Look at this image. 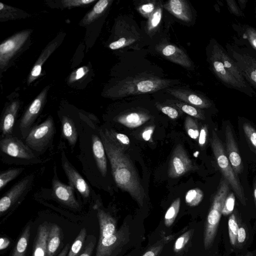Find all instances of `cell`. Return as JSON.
Here are the masks:
<instances>
[{"label": "cell", "mask_w": 256, "mask_h": 256, "mask_svg": "<svg viewBox=\"0 0 256 256\" xmlns=\"http://www.w3.org/2000/svg\"><path fill=\"white\" fill-rule=\"evenodd\" d=\"M100 133L116 186L128 192L142 206L145 192L132 160L122 146L112 140L104 132Z\"/></svg>", "instance_id": "cell-1"}, {"label": "cell", "mask_w": 256, "mask_h": 256, "mask_svg": "<svg viewBox=\"0 0 256 256\" xmlns=\"http://www.w3.org/2000/svg\"><path fill=\"white\" fill-rule=\"evenodd\" d=\"M208 61L217 78L228 88L252 97L255 90L246 82L240 68L216 39L212 38L207 48Z\"/></svg>", "instance_id": "cell-2"}, {"label": "cell", "mask_w": 256, "mask_h": 256, "mask_svg": "<svg viewBox=\"0 0 256 256\" xmlns=\"http://www.w3.org/2000/svg\"><path fill=\"white\" fill-rule=\"evenodd\" d=\"M168 80L153 76H137L131 78L120 82L114 86L113 94L115 97L154 92L170 85Z\"/></svg>", "instance_id": "cell-3"}, {"label": "cell", "mask_w": 256, "mask_h": 256, "mask_svg": "<svg viewBox=\"0 0 256 256\" xmlns=\"http://www.w3.org/2000/svg\"><path fill=\"white\" fill-rule=\"evenodd\" d=\"M210 144L217 164L224 178L227 180L240 202L245 204L246 198L242 186L230 164L222 141L214 130L212 132Z\"/></svg>", "instance_id": "cell-4"}, {"label": "cell", "mask_w": 256, "mask_h": 256, "mask_svg": "<svg viewBox=\"0 0 256 256\" xmlns=\"http://www.w3.org/2000/svg\"><path fill=\"white\" fill-rule=\"evenodd\" d=\"M230 185L223 178L220 180L218 190L214 197L208 214L204 233V246L208 249L212 244L222 214L226 198L228 195Z\"/></svg>", "instance_id": "cell-5"}, {"label": "cell", "mask_w": 256, "mask_h": 256, "mask_svg": "<svg viewBox=\"0 0 256 256\" xmlns=\"http://www.w3.org/2000/svg\"><path fill=\"white\" fill-rule=\"evenodd\" d=\"M227 52L240 68L246 82L256 90V52L248 46L227 43Z\"/></svg>", "instance_id": "cell-6"}, {"label": "cell", "mask_w": 256, "mask_h": 256, "mask_svg": "<svg viewBox=\"0 0 256 256\" xmlns=\"http://www.w3.org/2000/svg\"><path fill=\"white\" fill-rule=\"evenodd\" d=\"M54 132V120L50 116L31 129L25 138L26 144L34 151L44 152L52 140Z\"/></svg>", "instance_id": "cell-7"}, {"label": "cell", "mask_w": 256, "mask_h": 256, "mask_svg": "<svg viewBox=\"0 0 256 256\" xmlns=\"http://www.w3.org/2000/svg\"><path fill=\"white\" fill-rule=\"evenodd\" d=\"M130 232L126 224L113 234L99 238L95 256H116L130 240Z\"/></svg>", "instance_id": "cell-8"}, {"label": "cell", "mask_w": 256, "mask_h": 256, "mask_svg": "<svg viewBox=\"0 0 256 256\" xmlns=\"http://www.w3.org/2000/svg\"><path fill=\"white\" fill-rule=\"evenodd\" d=\"M34 179V175L30 174L23 178L8 190L0 200V214L16 206L30 190Z\"/></svg>", "instance_id": "cell-9"}, {"label": "cell", "mask_w": 256, "mask_h": 256, "mask_svg": "<svg viewBox=\"0 0 256 256\" xmlns=\"http://www.w3.org/2000/svg\"><path fill=\"white\" fill-rule=\"evenodd\" d=\"M194 170L195 166L185 149L182 144H177L172 151L168 164V177L178 178Z\"/></svg>", "instance_id": "cell-10"}, {"label": "cell", "mask_w": 256, "mask_h": 256, "mask_svg": "<svg viewBox=\"0 0 256 256\" xmlns=\"http://www.w3.org/2000/svg\"><path fill=\"white\" fill-rule=\"evenodd\" d=\"M0 148L4 154L14 158L32 160L36 156L32 150L18 138L6 136L0 141Z\"/></svg>", "instance_id": "cell-11"}, {"label": "cell", "mask_w": 256, "mask_h": 256, "mask_svg": "<svg viewBox=\"0 0 256 256\" xmlns=\"http://www.w3.org/2000/svg\"><path fill=\"white\" fill-rule=\"evenodd\" d=\"M30 32L24 30L18 32L6 40L0 46V65L2 69L22 46L28 37Z\"/></svg>", "instance_id": "cell-12"}, {"label": "cell", "mask_w": 256, "mask_h": 256, "mask_svg": "<svg viewBox=\"0 0 256 256\" xmlns=\"http://www.w3.org/2000/svg\"><path fill=\"white\" fill-rule=\"evenodd\" d=\"M62 165L68 178L69 184L84 198H88L90 194V189L88 184L80 174L72 165L65 155L62 153Z\"/></svg>", "instance_id": "cell-13"}, {"label": "cell", "mask_w": 256, "mask_h": 256, "mask_svg": "<svg viewBox=\"0 0 256 256\" xmlns=\"http://www.w3.org/2000/svg\"><path fill=\"white\" fill-rule=\"evenodd\" d=\"M46 88L32 102L20 122V128L23 138H26L31 127L42 107L46 96Z\"/></svg>", "instance_id": "cell-14"}, {"label": "cell", "mask_w": 256, "mask_h": 256, "mask_svg": "<svg viewBox=\"0 0 256 256\" xmlns=\"http://www.w3.org/2000/svg\"><path fill=\"white\" fill-rule=\"evenodd\" d=\"M55 174L52 180V190L54 197L62 204L74 209L79 208V204L74 193V188L60 182Z\"/></svg>", "instance_id": "cell-15"}, {"label": "cell", "mask_w": 256, "mask_h": 256, "mask_svg": "<svg viewBox=\"0 0 256 256\" xmlns=\"http://www.w3.org/2000/svg\"><path fill=\"white\" fill-rule=\"evenodd\" d=\"M166 91L182 102L200 109L208 108L212 106L208 98L192 91L182 89H167Z\"/></svg>", "instance_id": "cell-16"}, {"label": "cell", "mask_w": 256, "mask_h": 256, "mask_svg": "<svg viewBox=\"0 0 256 256\" xmlns=\"http://www.w3.org/2000/svg\"><path fill=\"white\" fill-rule=\"evenodd\" d=\"M226 154L230 164L238 174L242 172V164L238 146L230 126H226L225 130Z\"/></svg>", "instance_id": "cell-17"}, {"label": "cell", "mask_w": 256, "mask_h": 256, "mask_svg": "<svg viewBox=\"0 0 256 256\" xmlns=\"http://www.w3.org/2000/svg\"><path fill=\"white\" fill-rule=\"evenodd\" d=\"M158 51L168 60L186 68H190L192 63L187 54L180 48L172 44L158 47Z\"/></svg>", "instance_id": "cell-18"}, {"label": "cell", "mask_w": 256, "mask_h": 256, "mask_svg": "<svg viewBox=\"0 0 256 256\" xmlns=\"http://www.w3.org/2000/svg\"><path fill=\"white\" fill-rule=\"evenodd\" d=\"M162 6L178 19L190 22L192 19L191 10L187 2L184 0H170Z\"/></svg>", "instance_id": "cell-19"}, {"label": "cell", "mask_w": 256, "mask_h": 256, "mask_svg": "<svg viewBox=\"0 0 256 256\" xmlns=\"http://www.w3.org/2000/svg\"><path fill=\"white\" fill-rule=\"evenodd\" d=\"M92 151L97 167L101 175L105 177L107 173L106 153L101 138L96 135L92 136Z\"/></svg>", "instance_id": "cell-20"}, {"label": "cell", "mask_w": 256, "mask_h": 256, "mask_svg": "<svg viewBox=\"0 0 256 256\" xmlns=\"http://www.w3.org/2000/svg\"><path fill=\"white\" fill-rule=\"evenodd\" d=\"M97 217L100 226L99 238L109 236L116 232V220L108 213L98 208Z\"/></svg>", "instance_id": "cell-21"}, {"label": "cell", "mask_w": 256, "mask_h": 256, "mask_svg": "<svg viewBox=\"0 0 256 256\" xmlns=\"http://www.w3.org/2000/svg\"><path fill=\"white\" fill-rule=\"evenodd\" d=\"M150 118V116L143 112H130L119 116L116 121L129 128L140 126Z\"/></svg>", "instance_id": "cell-22"}, {"label": "cell", "mask_w": 256, "mask_h": 256, "mask_svg": "<svg viewBox=\"0 0 256 256\" xmlns=\"http://www.w3.org/2000/svg\"><path fill=\"white\" fill-rule=\"evenodd\" d=\"M18 108V103L14 102L7 108L4 113L0 126L3 136H10L12 132Z\"/></svg>", "instance_id": "cell-23"}, {"label": "cell", "mask_w": 256, "mask_h": 256, "mask_svg": "<svg viewBox=\"0 0 256 256\" xmlns=\"http://www.w3.org/2000/svg\"><path fill=\"white\" fill-rule=\"evenodd\" d=\"M60 40H54L44 50L31 71L28 78V83L32 82L39 76L42 64L60 44Z\"/></svg>", "instance_id": "cell-24"}, {"label": "cell", "mask_w": 256, "mask_h": 256, "mask_svg": "<svg viewBox=\"0 0 256 256\" xmlns=\"http://www.w3.org/2000/svg\"><path fill=\"white\" fill-rule=\"evenodd\" d=\"M49 228L43 224L38 226L32 256H47V239Z\"/></svg>", "instance_id": "cell-25"}, {"label": "cell", "mask_w": 256, "mask_h": 256, "mask_svg": "<svg viewBox=\"0 0 256 256\" xmlns=\"http://www.w3.org/2000/svg\"><path fill=\"white\" fill-rule=\"evenodd\" d=\"M60 243V228L57 224H53L48 230L47 239V256H53Z\"/></svg>", "instance_id": "cell-26"}, {"label": "cell", "mask_w": 256, "mask_h": 256, "mask_svg": "<svg viewBox=\"0 0 256 256\" xmlns=\"http://www.w3.org/2000/svg\"><path fill=\"white\" fill-rule=\"evenodd\" d=\"M62 134L70 146H74L77 141L78 132L73 120L68 116L62 120Z\"/></svg>", "instance_id": "cell-27"}, {"label": "cell", "mask_w": 256, "mask_h": 256, "mask_svg": "<svg viewBox=\"0 0 256 256\" xmlns=\"http://www.w3.org/2000/svg\"><path fill=\"white\" fill-rule=\"evenodd\" d=\"M168 102L190 116L200 120L205 119L204 113L200 108L180 101L169 100Z\"/></svg>", "instance_id": "cell-28"}, {"label": "cell", "mask_w": 256, "mask_h": 256, "mask_svg": "<svg viewBox=\"0 0 256 256\" xmlns=\"http://www.w3.org/2000/svg\"><path fill=\"white\" fill-rule=\"evenodd\" d=\"M30 225L26 226L20 236L11 256H26L30 236Z\"/></svg>", "instance_id": "cell-29"}, {"label": "cell", "mask_w": 256, "mask_h": 256, "mask_svg": "<svg viewBox=\"0 0 256 256\" xmlns=\"http://www.w3.org/2000/svg\"><path fill=\"white\" fill-rule=\"evenodd\" d=\"M235 28L239 32L244 40H247L250 46L256 52V28L247 24L236 26Z\"/></svg>", "instance_id": "cell-30"}, {"label": "cell", "mask_w": 256, "mask_h": 256, "mask_svg": "<svg viewBox=\"0 0 256 256\" xmlns=\"http://www.w3.org/2000/svg\"><path fill=\"white\" fill-rule=\"evenodd\" d=\"M110 2V1L108 0H98L94 6L92 10L84 18L82 24H90L100 17L106 10Z\"/></svg>", "instance_id": "cell-31"}, {"label": "cell", "mask_w": 256, "mask_h": 256, "mask_svg": "<svg viewBox=\"0 0 256 256\" xmlns=\"http://www.w3.org/2000/svg\"><path fill=\"white\" fill-rule=\"evenodd\" d=\"M162 6L158 4L152 14L148 18L146 26V32L148 34L155 32L160 24L162 18Z\"/></svg>", "instance_id": "cell-32"}, {"label": "cell", "mask_w": 256, "mask_h": 256, "mask_svg": "<svg viewBox=\"0 0 256 256\" xmlns=\"http://www.w3.org/2000/svg\"><path fill=\"white\" fill-rule=\"evenodd\" d=\"M24 170V168H19L8 169L2 172L0 174V190H2L8 182L18 177Z\"/></svg>", "instance_id": "cell-33"}, {"label": "cell", "mask_w": 256, "mask_h": 256, "mask_svg": "<svg viewBox=\"0 0 256 256\" xmlns=\"http://www.w3.org/2000/svg\"><path fill=\"white\" fill-rule=\"evenodd\" d=\"M86 234L85 228H82L80 230L68 251V256H79V254L85 240Z\"/></svg>", "instance_id": "cell-34"}, {"label": "cell", "mask_w": 256, "mask_h": 256, "mask_svg": "<svg viewBox=\"0 0 256 256\" xmlns=\"http://www.w3.org/2000/svg\"><path fill=\"white\" fill-rule=\"evenodd\" d=\"M204 197L202 191L198 188H194L188 190L185 196L186 202L190 206H198Z\"/></svg>", "instance_id": "cell-35"}, {"label": "cell", "mask_w": 256, "mask_h": 256, "mask_svg": "<svg viewBox=\"0 0 256 256\" xmlns=\"http://www.w3.org/2000/svg\"><path fill=\"white\" fill-rule=\"evenodd\" d=\"M180 198H176L166 212L164 216V222L167 226H170L174 221L180 210Z\"/></svg>", "instance_id": "cell-36"}, {"label": "cell", "mask_w": 256, "mask_h": 256, "mask_svg": "<svg viewBox=\"0 0 256 256\" xmlns=\"http://www.w3.org/2000/svg\"><path fill=\"white\" fill-rule=\"evenodd\" d=\"M184 128L188 136L192 139H198L200 130L196 121L190 116H187L184 120Z\"/></svg>", "instance_id": "cell-37"}, {"label": "cell", "mask_w": 256, "mask_h": 256, "mask_svg": "<svg viewBox=\"0 0 256 256\" xmlns=\"http://www.w3.org/2000/svg\"><path fill=\"white\" fill-rule=\"evenodd\" d=\"M242 128L250 146L256 154V130L248 122H244Z\"/></svg>", "instance_id": "cell-38"}, {"label": "cell", "mask_w": 256, "mask_h": 256, "mask_svg": "<svg viewBox=\"0 0 256 256\" xmlns=\"http://www.w3.org/2000/svg\"><path fill=\"white\" fill-rule=\"evenodd\" d=\"M228 234L231 244L234 246L237 240L238 234L239 230L238 223L234 214H232L228 221Z\"/></svg>", "instance_id": "cell-39"}, {"label": "cell", "mask_w": 256, "mask_h": 256, "mask_svg": "<svg viewBox=\"0 0 256 256\" xmlns=\"http://www.w3.org/2000/svg\"><path fill=\"white\" fill-rule=\"evenodd\" d=\"M105 134L112 140L122 146H128L130 144L128 137L122 133L116 132L112 130H106Z\"/></svg>", "instance_id": "cell-40"}, {"label": "cell", "mask_w": 256, "mask_h": 256, "mask_svg": "<svg viewBox=\"0 0 256 256\" xmlns=\"http://www.w3.org/2000/svg\"><path fill=\"white\" fill-rule=\"evenodd\" d=\"M157 5L154 1L149 2L140 6L138 11L143 16L148 18L155 10Z\"/></svg>", "instance_id": "cell-41"}, {"label": "cell", "mask_w": 256, "mask_h": 256, "mask_svg": "<svg viewBox=\"0 0 256 256\" xmlns=\"http://www.w3.org/2000/svg\"><path fill=\"white\" fill-rule=\"evenodd\" d=\"M234 192H231L226 198L222 210V214L227 216L231 214L234 210Z\"/></svg>", "instance_id": "cell-42"}, {"label": "cell", "mask_w": 256, "mask_h": 256, "mask_svg": "<svg viewBox=\"0 0 256 256\" xmlns=\"http://www.w3.org/2000/svg\"><path fill=\"white\" fill-rule=\"evenodd\" d=\"M156 107L164 114L172 119H176L179 116V112L175 108L162 104H156Z\"/></svg>", "instance_id": "cell-43"}, {"label": "cell", "mask_w": 256, "mask_h": 256, "mask_svg": "<svg viewBox=\"0 0 256 256\" xmlns=\"http://www.w3.org/2000/svg\"><path fill=\"white\" fill-rule=\"evenodd\" d=\"M134 42V38L122 37L116 41L111 42L109 45V48L111 50H117L121 48H124Z\"/></svg>", "instance_id": "cell-44"}, {"label": "cell", "mask_w": 256, "mask_h": 256, "mask_svg": "<svg viewBox=\"0 0 256 256\" xmlns=\"http://www.w3.org/2000/svg\"><path fill=\"white\" fill-rule=\"evenodd\" d=\"M208 135V128L206 124L202 126L200 130V134L198 138V143L201 148H204L207 142Z\"/></svg>", "instance_id": "cell-45"}, {"label": "cell", "mask_w": 256, "mask_h": 256, "mask_svg": "<svg viewBox=\"0 0 256 256\" xmlns=\"http://www.w3.org/2000/svg\"><path fill=\"white\" fill-rule=\"evenodd\" d=\"M95 0H66L62 2L65 6H78L86 5L93 2Z\"/></svg>", "instance_id": "cell-46"}, {"label": "cell", "mask_w": 256, "mask_h": 256, "mask_svg": "<svg viewBox=\"0 0 256 256\" xmlns=\"http://www.w3.org/2000/svg\"><path fill=\"white\" fill-rule=\"evenodd\" d=\"M226 2L232 13L238 16H242V12L234 0H226Z\"/></svg>", "instance_id": "cell-47"}, {"label": "cell", "mask_w": 256, "mask_h": 256, "mask_svg": "<svg viewBox=\"0 0 256 256\" xmlns=\"http://www.w3.org/2000/svg\"><path fill=\"white\" fill-rule=\"evenodd\" d=\"M188 238L189 232H187L179 237L175 242L174 249L177 250H180L188 242Z\"/></svg>", "instance_id": "cell-48"}, {"label": "cell", "mask_w": 256, "mask_h": 256, "mask_svg": "<svg viewBox=\"0 0 256 256\" xmlns=\"http://www.w3.org/2000/svg\"><path fill=\"white\" fill-rule=\"evenodd\" d=\"M94 241L91 240L86 246L79 256H92L94 247Z\"/></svg>", "instance_id": "cell-49"}, {"label": "cell", "mask_w": 256, "mask_h": 256, "mask_svg": "<svg viewBox=\"0 0 256 256\" xmlns=\"http://www.w3.org/2000/svg\"><path fill=\"white\" fill-rule=\"evenodd\" d=\"M155 126H150L146 128L142 132V136L145 141H149L154 132Z\"/></svg>", "instance_id": "cell-50"}, {"label": "cell", "mask_w": 256, "mask_h": 256, "mask_svg": "<svg viewBox=\"0 0 256 256\" xmlns=\"http://www.w3.org/2000/svg\"><path fill=\"white\" fill-rule=\"evenodd\" d=\"M87 72V68L86 67H82L78 68L72 80H78L80 78H82L83 76L85 75Z\"/></svg>", "instance_id": "cell-51"}, {"label": "cell", "mask_w": 256, "mask_h": 256, "mask_svg": "<svg viewBox=\"0 0 256 256\" xmlns=\"http://www.w3.org/2000/svg\"><path fill=\"white\" fill-rule=\"evenodd\" d=\"M246 232L244 228L240 227L239 228L237 240L239 243H242L246 240Z\"/></svg>", "instance_id": "cell-52"}, {"label": "cell", "mask_w": 256, "mask_h": 256, "mask_svg": "<svg viewBox=\"0 0 256 256\" xmlns=\"http://www.w3.org/2000/svg\"><path fill=\"white\" fill-rule=\"evenodd\" d=\"M160 246L158 248H152L150 250L147 251L142 256H156L158 252V249H159Z\"/></svg>", "instance_id": "cell-53"}, {"label": "cell", "mask_w": 256, "mask_h": 256, "mask_svg": "<svg viewBox=\"0 0 256 256\" xmlns=\"http://www.w3.org/2000/svg\"><path fill=\"white\" fill-rule=\"evenodd\" d=\"M9 244V241L8 239L2 238H0V250L6 248Z\"/></svg>", "instance_id": "cell-54"}, {"label": "cell", "mask_w": 256, "mask_h": 256, "mask_svg": "<svg viewBox=\"0 0 256 256\" xmlns=\"http://www.w3.org/2000/svg\"><path fill=\"white\" fill-rule=\"evenodd\" d=\"M70 246L69 244H68L60 252L58 256H66L68 252Z\"/></svg>", "instance_id": "cell-55"}, {"label": "cell", "mask_w": 256, "mask_h": 256, "mask_svg": "<svg viewBox=\"0 0 256 256\" xmlns=\"http://www.w3.org/2000/svg\"><path fill=\"white\" fill-rule=\"evenodd\" d=\"M254 202H255L256 208V180L254 183Z\"/></svg>", "instance_id": "cell-56"}, {"label": "cell", "mask_w": 256, "mask_h": 256, "mask_svg": "<svg viewBox=\"0 0 256 256\" xmlns=\"http://www.w3.org/2000/svg\"><path fill=\"white\" fill-rule=\"evenodd\" d=\"M4 4L2 2H0V10L1 11L4 9Z\"/></svg>", "instance_id": "cell-57"}]
</instances>
